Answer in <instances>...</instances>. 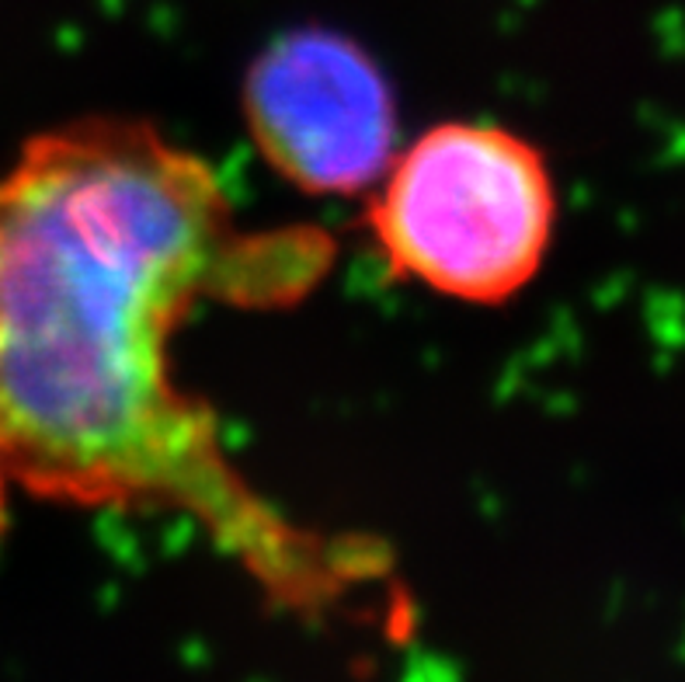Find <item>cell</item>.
Returning a JSON list of instances; mask_svg holds the SVG:
<instances>
[{"mask_svg":"<svg viewBox=\"0 0 685 682\" xmlns=\"http://www.w3.org/2000/svg\"><path fill=\"white\" fill-rule=\"evenodd\" d=\"M334 264L317 226L244 231L213 164L129 116L28 137L0 170V452L28 495L164 508L275 610L320 620L397 585L379 540L296 526L234 467L216 411L175 384L202 299L290 307Z\"/></svg>","mask_w":685,"mask_h":682,"instance_id":"obj_1","label":"cell"},{"mask_svg":"<svg viewBox=\"0 0 685 682\" xmlns=\"http://www.w3.org/2000/svg\"><path fill=\"white\" fill-rule=\"evenodd\" d=\"M366 220L393 279L498 307L543 269L557 192L519 132L442 122L393 157Z\"/></svg>","mask_w":685,"mask_h":682,"instance_id":"obj_2","label":"cell"},{"mask_svg":"<svg viewBox=\"0 0 685 682\" xmlns=\"http://www.w3.org/2000/svg\"><path fill=\"white\" fill-rule=\"evenodd\" d=\"M244 116L261 157L314 196L373 188L397 157L383 70L338 32L303 28L264 49L247 70Z\"/></svg>","mask_w":685,"mask_h":682,"instance_id":"obj_3","label":"cell"},{"mask_svg":"<svg viewBox=\"0 0 685 682\" xmlns=\"http://www.w3.org/2000/svg\"><path fill=\"white\" fill-rule=\"evenodd\" d=\"M11 470L4 463V452H0V540H4V529H8V487H11Z\"/></svg>","mask_w":685,"mask_h":682,"instance_id":"obj_4","label":"cell"}]
</instances>
